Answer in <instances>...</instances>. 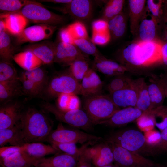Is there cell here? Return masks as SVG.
Returning <instances> with one entry per match:
<instances>
[{
	"mask_svg": "<svg viewBox=\"0 0 167 167\" xmlns=\"http://www.w3.org/2000/svg\"><path fill=\"white\" fill-rule=\"evenodd\" d=\"M162 44L155 41L140 40L130 44L122 51L118 59L121 62L136 66L147 67L162 61Z\"/></svg>",
	"mask_w": 167,
	"mask_h": 167,
	"instance_id": "6da1fadb",
	"label": "cell"
},
{
	"mask_svg": "<svg viewBox=\"0 0 167 167\" xmlns=\"http://www.w3.org/2000/svg\"><path fill=\"white\" fill-rule=\"evenodd\" d=\"M53 121L45 114L33 108L23 112L20 125L25 143L45 141L53 126Z\"/></svg>",
	"mask_w": 167,
	"mask_h": 167,
	"instance_id": "7a4b0ae2",
	"label": "cell"
},
{
	"mask_svg": "<svg viewBox=\"0 0 167 167\" xmlns=\"http://www.w3.org/2000/svg\"><path fill=\"white\" fill-rule=\"evenodd\" d=\"M83 105L84 110L94 125L109 119L121 109L109 95L102 93L83 96Z\"/></svg>",
	"mask_w": 167,
	"mask_h": 167,
	"instance_id": "3957f363",
	"label": "cell"
},
{
	"mask_svg": "<svg viewBox=\"0 0 167 167\" xmlns=\"http://www.w3.org/2000/svg\"><path fill=\"white\" fill-rule=\"evenodd\" d=\"M63 94L81 95L80 83L68 70L57 73L49 79L40 98L47 100L58 98Z\"/></svg>",
	"mask_w": 167,
	"mask_h": 167,
	"instance_id": "277c9868",
	"label": "cell"
},
{
	"mask_svg": "<svg viewBox=\"0 0 167 167\" xmlns=\"http://www.w3.org/2000/svg\"><path fill=\"white\" fill-rule=\"evenodd\" d=\"M106 140L141 155L142 153L145 152L153 154L152 146L148 144L143 134L136 129H129L117 131L112 134Z\"/></svg>",
	"mask_w": 167,
	"mask_h": 167,
	"instance_id": "5b68a950",
	"label": "cell"
},
{
	"mask_svg": "<svg viewBox=\"0 0 167 167\" xmlns=\"http://www.w3.org/2000/svg\"><path fill=\"white\" fill-rule=\"evenodd\" d=\"M41 107L44 111L53 114L57 120L61 122L86 131L93 128L94 125L87 114L80 109L64 110L48 102H44Z\"/></svg>",
	"mask_w": 167,
	"mask_h": 167,
	"instance_id": "8992f818",
	"label": "cell"
},
{
	"mask_svg": "<svg viewBox=\"0 0 167 167\" xmlns=\"http://www.w3.org/2000/svg\"><path fill=\"white\" fill-rule=\"evenodd\" d=\"M102 139V138L77 129L64 127L61 123L56 129L52 130L45 141L54 143H79L81 144L91 143L94 144Z\"/></svg>",
	"mask_w": 167,
	"mask_h": 167,
	"instance_id": "52a82bcc",
	"label": "cell"
},
{
	"mask_svg": "<svg viewBox=\"0 0 167 167\" xmlns=\"http://www.w3.org/2000/svg\"><path fill=\"white\" fill-rule=\"evenodd\" d=\"M13 13L19 14L28 21L40 24L54 26L63 23L66 20L63 16L51 11L40 3L33 1L25 5L19 11Z\"/></svg>",
	"mask_w": 167,
	"mask_h": 167,
	"instance_id": "ba28073f",
	"label": "cell"
},
{
	"mask_svg": "<svg viewBox=\"0 0 167 167\" xmlns=\"http://www.w3.org/2000/svg\"><path fill=\"white\" fill-rule=\"evenodd\" d=\"M106 141L112 148L114 164L119 167H148L155 164L139 154L128 150L112 141Z\"/></svg>",
	"mask_w": 167,
	"mask_h": 167,
	"instance_id": "9c48e42d",
	"label": "cell"
},
{
	"mask_svg": "<svg viewBox=\"0 0 167 167\" xmlns=\"http://www.w3.org/2000/svg\"><path fill=\"white\" fill-rule=\"evenodd\" d=\"M54 62L63 66H70L76 60L88 58L74 45L62 42L60 41L54 44Z\"/></svg>",
	"mask_w": 167,
	"mask_h": 167,
	"instance_id": "30bf717a",
	"label": "cell"
},
{
	"mask_svg": "<svg viewBox=\"0 0 167 167\" xmlns=\"http://www.w3.org/2000/svg\"><path fill=\"white\" fill-rule=\"evenodd\" d=\"M56 29L55 26L39 24L25 28L16 36L18 44L27 42H35L49 38Z\"/></svg>",
	"mask_w": 167,
	"mask_h": 167,
	"instance_id": "8fae6325",
	"label": "cell"
},
{
	"mask_svg": "<svg viewBox=\"0 0 167 167\" xmlns=\"http://www.w3.org/2000/svg\"><path fill=\"white\" fill-rule=\"evenodd\" d=\"M97 143L91 147H88L85 149L92 163L96 167H101L113 163L114 162L113 153L108 142L105 141Z\"/></svg>",
	"mask_w": 167,
	"mask_h": 167,
	"instance_id": "7c38bea8",
	"label": "cell"
},
{
	"mask_svg": "<svg viewBox=\"0 0 167 167\" xmlns=\"http://www.w3.org/2000/svg\"><path fill=\"white\" fill-rule=\"evenodd\" d=\"M54 9L67 14L80 21H86L90 19L92 12V3L89 0H72L63 7Z\"/></svg>",
	"mask_w": 167,
	"mask_h": 167,
	"instance_id": "4fadbf2b",
	"label": "cell"
},
{
	"mask_svg": "<svg viewBox=\"0 0 167 167\" xmlns=\"http://www.w3.org/2000/svg\"><path fill=\"white\" fill-rule=\"evenodd\" d=\"M144 113L136 107L120 109L109 119L99 124L112 127H120L138 120Z\"/></svg>",
	"mask_w": 167,
	"mask_h": 167,
	"instance_id": "5bb4252c",
	"label": "cell"
},
{
	"mask_svg": "<svg viewBox=\"0 0 167 167\" xmlns=\"http://www.w3.org/2000/svg\"><path fill=\"white\" fill-rule=\"evenodd\" d=\"M22 112L21 104L18 101L2 104L0 108V129L12 127L19 123Z\"/></svg>",
	"mask_w": 167,
	"mask_h": 167,
	"instance_id": "9a60e30c",
	"label": "cell"
},
{
	"mask_svg": "<svg viewBox=\"0 0 167 167\" xmlns=\"http://www.w3.org/2000/svg\"><path fill=\"white\" fill-rule=\"evenodd\" d=\"M92 68L107 76H112L124 74L127 71L124 66L107 59L101 54L94 57L91 64Z\"/></svg>",
	"mask_w": 167,
	"mask_h": 167,
	"instance_id": "2e32d148",
	"label": "cell"
},
{
	"mask_svg": "<svg viewBox=\"0 0 167 167\" xmlns=\"http://www.w3.org/2000/svg\"><path fill=\"white\" fill-rule=\"evenodd\" d=\"M109 95L114 104L120 108L135 107L137 95L133 80L128 87L109 93Z\"/></svg>",
	"mask_w": 167,
	"mask_h": 167,
	"instance_id": "e0dca14e",
	"label": "cell"
},
{
	"mask_svg": "<svg viewBox=\"0 0 167 167\" xmlns=\"http://www.w3.org/2000/svg\"><path fill=\"white\" fill-rule=\"evenodd\" d=\"M80 85L81 95L86 96L102 93L103 83L95 71L90 68Z\"/></svg>",
	"mask_w": 167,
	"mask_h": 167,
	"instance_id": "ac0fdd59",
	"label": "cell"
},
{
	"mask_svg": "<svg viewBox=\"0 0 167 167\" xmlns=\"http://www.w3.org/2000/svg\"><path fill=\"white\" fill-rule=\"evenodd\" d=\"M18 151L24 153L28 155L39 159L45 156L56 154L61 152L51 145H47L41 142L25 143L21 146H17Z\"/></svg>",
	"mask_w": 167,
	"mask_h": 167,
	"instance_id": "d6986e66",
	"label": "cell"
},
{
	"mask_svg": "<svg viewBox=\"0 0 167 167\" xmlns=\"http://www.w3.org/2000/svg\"><path fill=\"white\" fill-rule=\"evenodd\" d=\"M39 159L19 152L0 157V164L1 166L4 167H33Z\"/></svg>",
	"mask_w": 167,
	"mask_h": 167,
	"instance_id": "ffe728a7",
	"label": "cell"
},
{
	"mask_svg": "<svg viewBox=\"0 0 167 167\" xmlns=\"http://www.w3.org/2000/svg\"><path fill=\"white\" fill-rule=\"evenodd\" d=\"M77 162L74 157L63 153H59L52 157L39 159L34 167H76Z\"/></svg>",
	"mask_w": 167,
	"mask_h": 167,
	"instance_id": "44dd1931",
	"label": "cell"
},
{
	"mask_svg": "<svg viewBox=\"0 0 167 167\" xmlns=\"http://www.w3.org/2000/svg\"><path fill=\"white\" fill-rule=\"evenodd\" d=\"M148 85L151 102V111L162 106L165 96L167 79L152 81Z\"/></svg>",
	"mask_w": 167,
	"mask_h": 167,
	"instance_id": "7402d4cb",
	"label": "cell"
},
{
	"mask_svg": "<svg viewBox=\"0 0 167 167\" xmlns=\"http://www.w3.org/2000/svg\"><path fill=\"white\" fill-rule=\"evenodd\" d=\"M137 99L135 107L146 113L151 111V102L147 84L143 78L133 80Z\"/></svg>",
	"mask_w": 167,
	"mask_h": 167,
	"instance_id": "603a6c76",
	"label": "cell"
},
{
	"mask_svg": "<svg viewBox=\"0 0 167 167\" xmlns=\"http://www.w3.org/2000/svg\"><path fill=\"white\" fill-rule=\"evenodd\" d=\"M24 95L20 80L0 82V101L4 104Z\"/></svg>",
	"mask_w": 167,
	"mask_h": 167,
	"instance_id": "cb8c5ba5",
	"label": "cell"
},
{
	"mask_svg": "<svg viewBox=\"0 0 167 167\" xmlns=\"http://www.w3.org/2000/svg\"><path fill=\"white\" fill-rule=\"evenodd\" d=\"M24 51L32 52L43 64H50L54 62V44L42 42L27 46Z\"/></svg>",
	"mask_w": 167,
	"mask_h": 167,
	"instance_id": "d4e9b609",
	"label": "cell"
},
{
	"mask_svg": "<svg viewBox=\"0 0 167 167\" xmlns=\"http://www.w3.org/2000/svg\"><path fill=\"white\" fill-rule=\"evenodd\" d=\"M8 143L13 146H20L25 143L20 122L12 127L0 129V147H3Z\"/></svg>",
	"mask_w": 167,
	"mask_h": 167,
	"instance_id": "484cf974",
	"label": "cell"
},
{
	"mask_svg": "<svg viewBox=\"0 0 167 167\" xmlns=\"http://www.w3.org/2000/svg\"><path fill=\"white\" fill-rule=\"evenodd\" d=\"M0 19L4 20L8 32L15 35L19 34L25 28L28 21L23 16L16 13L0 14Z\"/></svg>",
	"mask_w": 167,
	"mask_h": 167,
	"instance_id": "4316f807",
	"label": "cell"
},
{
	"mask_svg": "<svg viewBox=\"0 0 167 167\" xmlns=\"http://www.w3.org/2000/svg\"><path fill=\"white\" fill-rule=\"evenodd\" d=\"M156 21L151 15H145L139 26V36L141 40L150 41L154 40L156 34Z\"/></svg>",
	"mask_w": 167,
	"mask_h": 167,
	"instance_id": "83f0119b",
	"label": "cell"
},
{
	"mask_svg": "<svg viewBox=\"0 0 167 167\" xmlns=\"http://www.w3.org/2000/svg\"><path fill=\"white\" fill-rule=\"evenodd\" d=\"M13 60L21 68L26 71L40 67L43 62L32 52L24 51L14 55Z\"/></svg>",
	"mask_w": 167,
	"mask_h": 167,
	"instance_id": "f1b7e54d",
	"label": "cell"
},
{
	"mask_svg": "<svg viewBox=\"0 0 167 167\" xmlns=\"http://www.w3.org/2000/svg\"><path fill=\"white\" fill-rule=\"evenodd\" d=\"M20 76L32 81L39 88L41 94L49 80L45 71L40 67L32 70H25Z\"/></svg>",
	"mask_w": 167,
	"mask_h": 167,
	"instance_id": "f546056e",
	"label": "cell"
},
{
	"mask_svg": "<svg viewBox=\"0 0 167 167\" xmlns=\"http://www.w3.org/2000/svg\"><path fill=\"white\" fill-rule=\"evenodd\" d=\"M7 30L0 32V56L2 61L11 62L14 51Z\"/></svg>",
	"mask_w": 167,
	"mask_h": 167,
	"instance_id": "4dcf8cb0",
	"label": "cell"
},
{
	"mask_svg": "<svg viewBox=\"0 0 167 167\" xmlns=\"http://www.w3.org/2000/svg\"><path fill=\"white\" fill-rule=\"evenodd\" d=\"M129 6L131 26L133 32L137 29L139 20L143 12L145 0H129Z\"/></svg>",
	"mask_w": 167,
	"mask_h": 167,
	"instance_id": "1f68e13d",
	"label": "cell"
},
{
	"mask_svg": "<svg viewBox=\"0 0 167 167\" xmlns=\"http://www.w3.org/2000/svg\"><path fill=\"white\" fill-rule=\"evenodd\" d=\"M108 24L109 31L113 38H118L123 35L126 29V22L122 13L109 20Z\"/></svg>",
	"mask_w": 167,
	"mask_h": 167,
	"instance_id": "d6a6232c",
	"label": "cell"
},
{
	"mask_svg": "<svg viewBox=\"0 0 167 167\" xmlns=\"http://www.w3.org/2000/svg\"><path fill=\"white\" fill-rule=\"evenodd\" d=\"M68 70L75 78L81 83L86 75L89 67L88 58L77 59L74 61L69 66Z\"/></svg>",
	"mask_w": 167,
	"mask_h": 167,
	"instance_id": "836d02e7",
	"label": "cell"
},
{
	"mask_svg": "<svg viewBox=\"0 0 167 167\" xmlns=\"http://www.w3.org/2000/svg\"><path fill=\"white\" fill-rule=\"evenodd\" d=\"M32 1L27 0H0V14L7 15L17 12Z\"/></svg>",
	"mask_w": 167,
	"mask_h": 167,
	"instance_id": "e575fe53",
	"label": "cell"
},
{
	"mask_svg": "<svg viewBox=\"0 0 167 167\" xmlns=\"http://www.w3.org/2000/svg\"><path fill=\"white\" fill-rule=\"evenodd\" d=\"M19 80V76L11 62L1 61L0 62V82Z\"/></svg>",
	"mask_w": 167,
	"mask_h": 167,
	"instance_id": "d590c367",
	"label": "cell"
},
{
	"mask_svg": "<svg viewBox=\"0 0 167 167\" xmlns=\"http://www.w3.org/2000/svg\"><path fill=\"white\" fill-rule=\"evenodd\" d=\"M124 1L110 0L107 3L103 14V19L107 21L122 13Z\"/></svg>",
	"mask_w": 167,
	"mask_h": 167,
	"instance_id": "8d00e7d4",
	"label": "cell"
},
{
	"mask_svg": "<svg viewBox=\"0 0 167 167\" xmlns=\"http://www.w3.org/2000/svg\"><path fill=\"white\" fill-rule=\"evenodd\" d=\"M76 143H54L51 144L58 150L76 158L77 161L84 148L89 145H93L92 143H88L84 144L81 148H77Z\"/></svg>",
	"mask_w": 167,
	"mask_h": 167,
	"instance_id": "74e56055",
	"label": "cell"
},
{
	"mask_svg": "<svg viewBox=\"0 0 167 167\" xmlns=\"http://www.w3.org/2000/svg\"><path fill=\"white\" fill-rule=\"evenodd\" d=\"M74 44L83 54L94 57L101 54L93 43L89 39H75Z\"/></svg>",
	"mask_w": 167,
	"mask_h": 167,
	"instance_id": "f35d334b",
	"label": "cell"
},
{
	"mask_svg": "<svg viewBox=\"0 0 167 167\" xmlns=\"http://www.w3.org/2000/svg\"><path fill=\"white\" fill-rule=\"evenodd\" d=\"M132 80L124 74L115 76L107 85V89L110 93L124 89L131 85Z\"/></svg>",
	"mask_w": 167,
	"mask_h": 167,
	"instance_id": "ab89813d",
	"label": "cell"
},
{
	"mask_svg": "<svg viewBox=\"0 0 167 167\" xmlns=\"http://www.w3.org/2000/svg\"><path fill=\"white\" fill-rule=\"evenodd\" d=\"M19 80L24 96L32 98H40L41 92L38 87L32 81L20 76Z\"/></svg>",
	"mask_w": 167,
	"mask_h": 167,
	"instance_id": "60d3db41",
	"label": "cell"
},
{
	"mask_svg": "<svg viewBox=\"0 0 167 167\" xmlns=\"http://www.w3.org/2000/svg\"><path fill=\"white\" fill-rule=\"evenodd\" d=\"M68 27L75 39H88L86 27L80 21L75 22Z\"/></svg>",
	"mask_w": 167,
	"mask_h": 167,
	"instance_id": "b9f144b4",
	"label": "cell"
},
{
	"mask_svg": "<svg viewBox=\"0 0 167 167\" xmlns=\"http://www.w3.org/2000/svg\"><path fill=\"white\" fill-rule=\"evenodd\" d=\"M150 112L158 117L159 119L161 118L156 124L161 131L167 127V107L162 106Z\"/></svg>",
	"mask_w": 167,
	"mask_h": 167,
	"instance_id": "7bdbcfd3",
	"label": "cell"
},
{
	"mask_svg": "<svg viewBox=\"0 0 167 167\" xmlns=\"http://www.w3.org/2000/svg\"><path fill=\"white\" fill-rule=\"evenodd\" d=\"M153 153L167 152V127L161 131L157 143L152 146Z\"/></svg>",
	"mask_w": 167,
	"mask_h": 167,
	"instance_id": "ee69618b",
	"label": "cell"
},
{
	"mask_svg": "<svg viewBox=\"0 0 167 167\" xmlns=\"http://www.w3.org/2000/svg\"><path fill=\"white\" fill-rule=\"evenodd\" d=\"M111 37L109 31L102 32H92L91 41L95 44L104 45L109 41Z\"/></svg>",
	"mask_w": 167,
	"mask_h": 167,
	"instance_id": "f6af8a7d",
	"label": "cell"
},
{
	"mask_svg": "<svg viewBox=\"0 0 167 167\" xmlns=\"http://www.w3.org/2000/svg\"><path fill=\"white\" fill-rule=\"evenodd\" d=\"M59 36L61 41L67 44H74L75 39L68 27L61 29Z\"/></svg>",
	"mask_w": 167,
	"mask_h": 167,
	"instance_id": "bcb514c9",
	"label": "cell"
},
{
	"mask_svg": "<svg viewBox=\"0 0 167 167\" xmlns=\"http://www.w3.org/2000/svg\"><path fill=\"white\" fill-rule=\"evenodd\" d=\"M92 26V32H102L109 31L108 22L103 19L94 21Z\"/></svg>",
	"mask_w": 167,
	"mask_h": 167,
	"instance_id": "7dc6e473",
	"label": "cell"
},
{
	"mask_svg": "<svg viewBox=\"0 0 167 167\" xmlns=\"http://www.w3.org/2000/svg\"><path fill=\"white\" fill-rule=\"evenodd\" d=\"M88 147L84 148L79 157L77 167H92L91 160L85 151V148Z\"/></svg>",
	"mask_w": 167,
	"mask_h": 167,
	"instance_id": "c3c4849f",
	"label": "cell"
},
{
	"mask_svg": "<svg viewBox=\"0 0 167 167\" xmlns=\"http://www.w3.org/2000/svg\"><path fill=\"white\" fill-rule=\"evenodd\" d=\"M147 4L149 11L153 17L155 18L159 16L161 8L160 3H156L153 0H148Z\"/></svg>",
	"mask_w": 167,
	"mask_h": 167,
	"instance_id": "681fc988",
	"label": "cell"
},
{
	"mask_svg": "<svg viewBox=\"0 0 167 167\" xmlns=\"http://www.w3.org/2000/svg\"><path fill=\"white\" fill-rule=\"evenodd\" d=\"M71 95V94H63L59 96L57 98L56 105L62 109L68 110Z\"/></svg>",
	"mask_w": 167,
	"mask_h": 167,
	"instance_id": "f907efd6",
	"label": "cell"
},
{
	"mask_svg": "<svg viewBox=\"0 0 167 167\" xmlns=\"http://www.w3.org/2000/svg\"><path fill=\"white\" fill-rule=\"evenodd\" d=\"M80 101L77 95L71 94V95L68 110L80 109Z\"/></svg>",
	"mask_w": 167,
	"mask_h": 167,
	"instance_id": "816d5d0a",
	"label": "cell"
},
{
	"mask_svg": "<svg viewBox=\"0 0 167 167\" xmlns=\"http://www.w3.org/2000/svg\"><path fill=\"white\" fill-rule=\"evenodd\" d=\"M161 51L162 62L164 64L167 65V43L162 45Z\"/></svg>",
	"mask_w": 167,
	"mask_h": 167,
	"instance_id": "f5cc1de1",
	"label": "cell"
},
{
	"mask_svg": "<svg viewBox=\"0 0 167 167\" xmlns=\"http://www.w3.org/2000/svg\"><path fill=\"white\" fill-rule=\"evenodd\" d=\"M72 0H41V2H49L54 3H62L67 4L69 3Z\"/></svg>",
	"mask_w": 167,
	"mask_h": 167,
	"instance_id": "db71d44e",
	"label": "cell"
},
{
	"mask_svg": "<svg viewBox=\"0 0 167 167\" xmlns=\"http://www.w3.org/2000/svg\"><path fill=\"white\" fill-rule=\"evenodd\" d=\"M92 167H96L95 166H92ZM101 167H119L115 164H113L112 163L108 165Z\"/></svg>",
	"mask_w": 167,
	"mask_h": 167,
	"instance_id": "11a10c76",
	"label": "cell"
},
{
	"mask_svg": "<svg viewBox=\"0 0 167 167\" xmlns=\"http://www.w3.org/2000/svg\"><path fill=\"white\" fill-rule=\"evenodd\" d=\"M148 167H167V166L155 163L154 165Z\"/></svg>",
	"mask_w": 167,
	"mask_h": 167,
	"instance_id": "9f6ffc18",
	"label": "cell"
},
{
	"mask_svg": "<svg viewBox=\"0 0 167 167\" xmlns=\"http://www.w3.org/2000/svg\"><path fill=\"white\" fill-rule=\"evenodd\" d=\"M165 96L167 98V88H166V90Z\"/></svg>",
	"mask_w": 167,
	"mask_h": 167,
	"instance_id": "6f0895ef",
	"label": "cell"
},
{
	"mask_svg": "<svg viewBox=\"0 0 167 167\" xmlns=\"http://www.w3.org/2000/svg\"><path fill=\"white\" fill-rule=\"evenodd\" d=\"M166 40L167 41V34H166Z\"/></svg>",
	"mask_w": 167,
	"mask_h": 167,
	"instance_id": "680465c9",
	"label": "cell"
},
{
	"mask_svg": "<svg viewBox=\"0 0 167 167\" xmlns=\"http://www.w3.org/2000/svg\"></svg>",
	"mask_w": 167,
	"mask_h": 167,
	"instance_id": "91938a15",
	"label": "cell"
},
{
	"mask_svg": "<svg viewBox=\"0 0 167 167\" xmlns=\"http://www.w3.org/2000/svg\"><path fill=\"white\" fill-rule=\"evenodd\" d=\"M1 167H2V166H1Z\"/></svg>",
	"mask_w": 167,
	"mask_h": 167,
	"instance_id": "94428289",
	"label": "cell"
}]
</instances>
